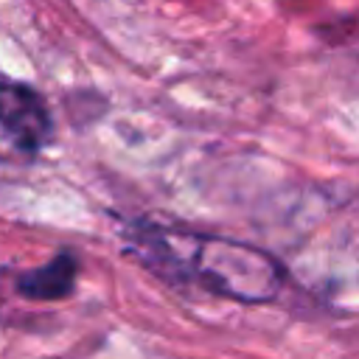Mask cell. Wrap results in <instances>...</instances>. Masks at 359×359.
<instances>
[{"mask_svg": "<svg viewBox=\"0 0 359 359\" xmlns=\"http://www.w3.org/2000/svg\"><path fill=\"white\" fill-rule=\"evenodd\" d=\"M123 236L126 250L151 272L168 280L199 283L227 300L266 303L278 297L283 283L280 264L244 241L174 233L154 224H129Z\"/></svg>", "mask_w": 359, "mask_h": 359, "instance_id": "cell-1", "label": "cell"}, {"mask_svg": "<svg viewBox=\"0 0 359 359\" xmlns=\"http://www.w3.org/2000/svg\"><path fill=\"white\" fill-rule=\"evenodd\" d=\"M53 137L45 98L20 81L0 79V165L31 163Z\"/></svg>", "mask_w": 359, "mask_h": 359, "instance_id": "cell-2", "label": "cell"}, {"mask_svg": "<svg viewBox=\"0 0 359 359\" xmlns=\"http://www.w3.org/2000/svg\"><path fill=\"white\" fill-rule=\"evenodd\" d=\"M76 275H79V258L70 252H62L56 258H50L48 264L20 272L14 278V292L25 300H65L73 294L76 289Z\"/></svg>", "mask_w": 359, "mask_h": 359, "instance_id": "cell-3", "label": "cell"}]
</instances>
